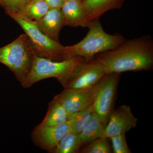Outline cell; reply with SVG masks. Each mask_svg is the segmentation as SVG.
Instances as JSON below:
<instances>
[{"mask_svg": "<svg viewBox=\"0 0 153 153\" xmlns=\"http://www.w3.org/2000/svg\"><path fill=\"white\" fill-rule=\"evenodd\" d=\"M106 74L149 70L153 66V41L150 36L126 41L116 48L96 55Z\"/></svg>", "mask_w": 153, "mask_h": 153, "instance_id": "6da1fadb", "label": "cell"}, {"mask_svg": "<svg viewBox=\"0 0 153 153\" xmlns=\"http://www.w3.org/2000/svg\"><path fill=\"white\" fill-rule=\"evenodd\" d=\"M87 62L84 57L76 56L61 61H55L36 55L27 77L22 85L29 88L36 82L55 78L65 88Z\"/></svg>", "mask_w": 153, "mask_h": 153, "instance_id": "7a4b0ae2", "label": "cell"}, {"mask_svg": "<svg viewBox=\"0 0 153 153\" xmlns=\"http://www.w3.org/2000/svg\"><path fill=\"white\" fill-rule=\"evenodd\" d=\"M25 31L32 44L36 55L55 61L74 57L71 46H63L42 33L35 21L21 13L9 15Z\"/></svg>", "mask_w": 153, "mask_h": 153, "instance_id": "3957f363", "label": "cell"}, {"mask_svg": "<svg viewBox=\"0 0 153 153\" xmlns=\"http://www.w3.org/2000/svg\"><path fill=\"white\" fill-rule=\"evenodd\" d=\"M36 55L30 39L25 33L0 48V63L7 66L22 84L30 73Z\"/></svg>", "mask_w": 153, "mask_h": 153, "instance_id": "277c9868", "label": "cell"}, {"mask_svg": "<svg viewBox=\"0 0 153 153\" xmlns=\"http://www.w3.org/2000/svg\"><path fill=\"white\" fill-rule=\"evenodd\" d=\"M89 31L85 38L71 46L74 57H84L86 61L92 60L96 55L117 48L126 41L120 34L111 35L103 30L99 19L90 22Z\"/></svg>", "mask_w": 153, "mask_h": 153, "instance_id": "5b68a950", "label": "cell"}, {"mask_svg": "<svg viewBox=\"0 0 153 153\" xmlns=\"http://www.w3.org/2000/svg\"><path fill=\"white\" fill-rule=\"evenodd\" d=\"M103 77L95 85L88 88H64L54 98L63 105L69 114L82 110L93 104L102 84Z\"/></svg>", "mask_w": 153, "mask_h": 153, "instance_id": "8992f818", "label": "cell"}, {"mask_svg": "<svg viewBox=\"0 0 153 153\" xmlns=\"http://www.w3.org/2000/svg\"><path fill=\"white\" fill-rule=\"evenodd\" d=\"M120 73L106 74L94 102V111L105 126L112 111Z\"/></svg>", "mask_w": 153, "mask_h": 153, "instance_id": "52a82bcc", "label": "cell"}, {"mask_svg": "<svg viewBox=\"0 0 153 153\" xmlns=\"http://www.w3.org/2000/svg\"><path fill=\"white\" fill-rule=\"evenodd\" d=\"M71 122L47 127L36 126L31 134L34 144L44 150L53 153L58 143L65 135L71 131Z\"/></svg>", "mask_w": 153, "mask_h": 153, "instance_id": "ba28073f", "label": "cell"}, {"mask_svg": "<svg viewBox=\"0 0 153 153\" xmlns=\"http://www.w3.org/2000/svg\"><path fill=\"white\" fill-rule=\"evenodd\" d=\"M137 122V119L134 116L129 106L125 105L119 106L110 115L105 127V137L109 138L125 134L136 126Z\"/></svg>", "mask_w": 153, "mask_h": 153, "instance_id": "9c48e42d", "label": "cell"}, {"mask_svg": "<svg viewBox=\"0 0 153 153\" xmlns=\"http://www.w3.org/2000/svg\"><path fill=\"white\" fill-rule=\"evenodd\" d=\"M102 65L94 58L87 61L64 88L83 89L95 85L106 74Z\"/></svg>", "mask_w": 153, "mask_h": 153, "instance_id": "30bf717a", "label": "cell"}, {"mask_svg": "<svg viewBox=\"0 0 153 153\" xmlns=\"http://www.w3.org/2000/svg\"><path fill=\"white\" fill-rule=\"evenodd\" d=\"M35 22L42 33L52 40L59 42L60 31L65 26L61 9L50 8L44 16Z\"/></svg>", "mask_w": 153, "mask_h": 153, "instance_id": "8fae6325", "label": "cell"}, {"mask_svg": "<svg viewBox=\"0 0 153 153\" xmlns=\"http://www.w3.org/2000/svg\"><path fill=\"white\" fill-rule=\"evenodd\" d=\"M124 1L81 0L80 1L86 14L88 26L90 22L99 19L102 14L108 11L120 8Z\"/></svg>", "mask_w": 153, "mask_h": 153, "instance_id": "7c38bea8", "label": "cell"}, {"mask_svg": "<svg viewBox=\"0 0 153 153\" xmlns=\"http://www.w3.org/2000/svg\"><path fill=\"white\" fill-rule=\"evenodd\" d=\"M61 10L66 26L87 27L86 14L79 0H65Z\"/></svg>", "mask_w": 153, "mask_h": 153, "instance_id": "4fadbf2b", "label": "cell"}, {"mask_svg": "<svg viewBox=\"0 0 153 153\" xmlns=\"http://www.w3.org/2000/svg\"><path fill=\"white\" fill-rule=\"evenodd\" d=\"M69 114L60 102L54 98L49 102L47 114L44 120L36 126L39 128L55 126L68 121Z\"/></svg>", "mask_w": 153, "mask_h": 153, "instance_id": "5bb4252c", "label": "cell"}, {"mask_svg": "<svg viewBox=\"0 0 153 153\" xmlns=\"http://www.w3.org/2000/svg\"><path fill=\"white\" fill-rule=\"evenodd\" d=\"M105 127L98 116L94 113L89 123L79 134L81 146L99 138L105 137Z\"/></svg>", "mask_w": 153, "mask_h": 153, "instance_id": "9a60e30c", "label": "cell"}, {"mask_svg": "<svg viewBox=\"0 0 153 153\" xmlns=\"http://www.w3.org/2000/svg\"><path fill=\"white\" fill-rule=\"evenodd\" d=\"M94 112L92 104L82 110L69 114L68 121L71 122V132L80 134L89 123Z\"/></svg>", "mask_w": 153, "mask_h": 153, "instance_id": "2e32d148", "label": "cell"}, {"mask_svg": "<svg viewBox=\"0 0 153 153\" xmlns=\"http://www.w3.org/2000/svg\"><path fill=\"white\" fill-rule=\"evenodd\" d=\"M81 146L79 134L71 131L66 134L61 140L53 153H76Z\"/></svg>", "mask_w": 153, "mask_h": 153, "instance_id": "e0dca14e", "label": "cell"}, {"mask_svg": "<svg viewBox=\"0 0 153 153\" xmlns=\"http://www.w3.org/2000/svg\"><path fill=\"white\" fill-rule=\"evenodd\" d=\"M50 9L45 0L31 1L26 6L24 14L33 21H38L44 16Z\"/></svg>", "mask_w": 153, "mask_h": 153, "instance_id": "ac0fdd59", "label": "cell"}, {"mask_svg": "<svg viewBox=\"0 0 153 153\" xmlns=\"http://www.w3.org/2000/svg\"><path fill=\"white\" fill-rule=\"evenodd\" d=\"M88 145L81 150L82 153H110L111 148L107 138H99L88 143Z\"/></svg>", "mask_w": 153, "mask_h": 153, "instance_id": "d6986e66", "label": "cell"}, {"mask_svg": "<svg viewBox=\"0 0 153 153\" xmlns=\"http://www.w3.org/2000/svg\"><path fill=\"white\" fill-rule=\"evenodd\" d=\"M31 0H0V5L8 15L14 13L24 14L27 4Z\"/></svg>", "mask_w": 153, "mask_h": 153, "instance_id": "ffe728a7", "label": "cell"}, {"mask_svg": "<svg viewBox=\"0 0 153 153\" xmlns=\"http://www.w3.org/2000/svg\"><path fill=\"white\" fill-rule=\"evenodd\" d=\"M112 144V150L114 153H131L126 140L125 134L118 135L109 138Z\"/></svg>", "mask_w": 153, "mask_h": 153, "instance_id": "44dd1931", "label": "cell"}, {"mask_svg": "<svg viewBox=\"0 0 153 153\" xmlns=\"http://www.w3.org/2000/svg\"><path fill=\"white\" fill-rule=\"evenodd\" d=\"M50 8L61 9L65 0H45Z\"/></svg>", "mask_w": 153, "mask_h": 153, "instance_id": "7402d4cb", "label": "cell"}, {"mask_svg": "<svg viewBox=\"0 0 153 153\" xmlns=\"http://www.w3.org/2000/svg\"><path fill=\"white\" fill-rule=\"evenodd\" d=\"M31 1H38V0H31Z\"/></svg>", "mask_w": 153, "mask_h": 153, "instance_id": "603a6c76", "label": "cell"}, {"mask_svg": "<svg viewBox=\"0 0 153 153\" xmlns=\"http://www.w3.org/2000/svg\"><path fill=\"white\" fill-rule=\"evenodd\" d=\"M79 1H81V0H79Z\"/></svg>", "mask_w": 153, "mask_h": 153, "instance_id": "cb8c5ba5", "label": "cell"}]
</instances>
